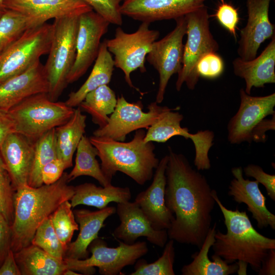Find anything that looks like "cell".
<instances>
[{"label": "cell", "instance_id": "cell-1", "mask_svg": "<svg viewBox=\"0 0 275 275\" xmlns=\"http://www.w3.org/2000/svg\"><path fill=\"white\" fill-rule=\"evenodd\" d=\"M168 148L164 201L175 217L167 230L168 238L200 248L212 227L213 189L184 155Z\"/></svg>", "mask_w": 275, "mask_h": 275}, {"label": "cell", "instance_id": "cell-2", "mask_svg": "<svg viewBox=\"0 0 275 275\" xmlns=\"http://www.w3.org/2000/svg\"><path fill=\"white\" fill-rule=\"evenodd\" d=\"M64 172L55 183L33 187L26 185L15 190L14 214L11 228V249L14 253L31 244L44 220L62 203L70 201L74 191Z\"/></svg>", "mask_w": 275, "mask_h": 275}, {"label": "cell", "instance_id": "cell-3", "mask_svg": "<svg viewBox=\"0 0 275 275\" xmlns=\"http://www.w3.org/2000/svg\"><path fill=\"white\" fill-rule=\"evenodd\" d=\"M212 196L224 217L227 232L219 230L212 246L214 254L228 264L234 262L249 265L258 272L271 249H275V239L259 233L245 211L227 208L213 189Z\"/></svg>", "mask_w": 275, "mask_h": 275}, {"label": "cell", "instance_id": "cell-4", "mask_svg": "<svg viewBox=\"0 0 275 275\" xmlns=\"http://www.w3.org/2000/svg\"><path fill=\"white\" fill-rule=\"evenodd\" d=\"M145 134L143 129H138L128 142L94 135L89 138L97 150L101 170L110 181L117 172L126 174L140 185L152 179L159 160L154 152L153 142H144Z\"/></svg>", "mask_w": 275, "mask_h": 275}, {"label": "cell", "instance_id": "cell-5", "mask_svg": "<svg viewBox=\"0 0 275 275\" xmlns=\"http://www.w3.org/2000/svg\"><path fill=\"white\" fill-rule=\"evenodd\" d=\"M74 109L65 102L51 100L47 93H41L26 98L8 113L16 132L35 143L47 131L66 123Z\"/></svg>", "mask_w": 275, "mask_h": 275}, {"label": "cell", "instance_id": "cell-6", "mask_svg": "<svg viewBox=\"0 0 275 275\" xmlns=\"http://www.w3.org/2000/svg\"><path fill=\"white\" fill-rule=\"evenodd\" d=\"M79 15H70L54 19L53 35L44 65L48 84L47 95L52 101L58 100L68 85V75L76 58V37Z\"/></svg>", "mask_w": 275, "mask_h": 275}, {"label": "cell", "instance_id": "cell-7", "mask_svg": "<svg viewBox=\"0 0 275 275\" xmlns=\"http://www.w3.org/2000/svg\"><path fill=\"white\" fill-rule=\"evenodd\" d=\"M186 22L187 40L184 44L182 68L178 73L176 89L180 91L185 83L194 90L200 76L197 72L199 60L206 54L216 52L219 45L210 30V15L204 5L184 15Z\"/></svg>", "mask_w": 275, "mask_h": 275}, {"label": "cell", "instance_id": "cell-8", "mask_svg": "<svg viewBox=\"0 0 275 275\" xmlns=\"http://www.w3.org/2000/svg\"><path fill=\"white\" fill-rule=\"evenodd\" d=\"M88 250L92 255L87 259H64L67 268L83 274H93L95 267H97L100 274L117 275L124 267L134 264L147 253L148 248L145 241L131 244L120 241L118 247L110 248L105 241L97 238L91 243Z\"/></svg>", "mask_w": 275, "mask_h": 275}, {"label": "cell", "instance_id": "cell-9", "mask_svg": "<svg viewBox=\"0 0 275 275\" xmlns=\"http://www.w3.org/2000/svg\"><path fill=\"white\" fill-rule=\"evenodd\" d=\"M149 25V23L142 22L132 33H127L119 26L114 38L106 41L107 49L114 56L115 67L122 70L129 86L138 91L132 82L130 74L138 69L142 73L146 71V57L160 35L158 30L150 29Z\"/></svg>", "mask_w": 275, "mask_h": 275}, {"label": "cell", "instance_id": "cell-10", "mask_svg": "<svg viewBox=\"0 0 275 275\" xmlns=\"http://www.w3.org/2000/svg\"><path fill=\"white\" fill-rule=\"evenodd\" d=\"M53 25L45 23L28 29L6 50L0 54V82L19 74L48 54L51 46Z\"/></svg>", "mask_w": 275, "mask_h": 275}, {"label": "cell", "instance_id": "cell-11", "mask_svg": "<svg viewBox=\"0 0 275 275\" xmlns=\"http://www.w3.org/2000/svg\"><path fill=\"white\" fill-rule=\"evenodd\" d=\"M179 107L171 108L162 113L146 132L144 141L147 142L165 143L174 136H182L191 140L195 146L194 165L198 171L207 170L211 164L208 153L213 145L214 133L209 130H200L190 133L188 129L181 126L183 116L178 111Z\"/></svg>", "mask_w": 275, "mask_h": 275}, {"label": "cell", "instance_id": "cell-12", "mask_svg": "<svg viewBox=\"0 0 275 275\" xmlns=\"http://www.w3.org/2000/svg\"><path fill=\"white\" fill-rule=\"evenodd\" d=\"M158 104L156 101L151 102L148 106V111L144 112L141 101L128 102L121 95L117 97L116 107L107 123L94 131L93 135L124 142L129 133L148 129L162 113L171 109Z\"/></svg>", "mask_w": 275, "mask_h": 275}, {"label": "cell", "instance_id": "cell-13", "mask_svg": "<svg viewBox=\"0 0 275 275\" xmlns=\"http://www.w3.org/2000/svg\"><path fill=\"white\" fill-rule=\"evenodd\" d=\"M175 20L174 29L163 38L153 43L146 59L159 74V85L155 101L158 104L163 100L170 78L180 71L182 65L183 39L186 33V22L184 16Z\"/></svg>", "mask_w": 275, "mask_h": 275}, {"label": "cell", "instance_id": "cell-14", "mask_svg": "<svg viewBox=\"0 0 275 275\" xmlns=\"http://www.w3.org/2000/svg\"><path fill=\"white\" fill-rule=\"evenodd\" d=\"M109 24L93 10L79 16L76 58L67 76L68 84L80 78L95 61L99 51L101 39L108 31Z\"/></svg>", "mask_w": 275, "mask_h": 275}, {"label": "cell", "instance_id": "cell-15", "mask_svg": "<svg viewBox=\"0 0 275 275\" xmlns=\"http://www.w3.org/2000/svg\"><path fill=\"white\" fill-rule=\"evenodd\" d=\"M240 105L237 112L230 120L228 140L232 144L244 142L251 143L256 127L267 116L275 114V93L264 96H252L239 90Z\"/></svg>", "mask_w": 275, "mask_h": 275}, {"label": "cell", "instance_id": "cell-16", "mask_svg": "<svg viewBox=\"0 0 275 275\" xmlns=\"http://www.w3.org/2000/svg\"><path fill=\"white\" fill-rule=\"evenodd\" d=\"M4 6L23 16L27 29L42 25L50 19L80 15L93 10L82 0H4Z\"/></svg>", "mask_w": 275, "mask_h": 275}, {"label": "cell", "instance_id": "cell-17", "mask_svg": "<svg viewBox=\"0 0 275 275\" xmlns=\"http://www.w3.org/2000/svg\"><path fill=\"white\" fill-rule=\"evenodd\" d=\"M271 0H245L248 19L240 31L237 50L239 57L249 61L257 57L261 44L275 34V26L269 17Z\"/></svg>", "mask_w": 275, "mask_h": 275}, {"label": "cell", "instance_id": "cell-18", "mask_svg": "<svg viewBox=\"0 0 275 275\" xmlns=\"http://www.w3.org/2000/svg\"><path fill=\"white\" fill-rule=\"evenodd\" d=\"M206 0H124L122 15L142 22L176 19L205 5Z\"/></svg>", "mask_w": 275, "mask_h": 275}, {"label": "cell", "instance_id": "cell-19", "mask_svg": "<svg viewBox=\"0 0 275 275\" xmlns=\"http://www.w3.org/2000/svg\"><path fill=\"white\" fill-rule=\"evenodd\" d=\"M116 212L120 221L113 233L116 239L131 244L138 238L145 237L153 244L164 247L168 239L167 230L154 229L135 201L118 203Z\"/></svg>", "mask_w": 275, "mask_h": 275}, {"label": "cell", "instance_id": "cell-20", "mask_svg": "<svg viewBox=\"0 0 275 275\" xmlns=\"http://www.w3.org/2000/svg\"><path fill=\"white\" fill-rule=\"evenodd\" d=\"M48 91L44 65L39 60L25 71L0 82V110L8 112L26 98Z\"/></svg>", "mask_w": 275, "mask_h": 275}, {"label": "cell", "instance_id": "cell-21", "mask_svg": "<svg viewBox=\"0 0 275 275\" xmlns=\"http://www.w3.org/2000/svg\"><path fill=\"white\" fill-rule=\"evenodd\" d=\"M168 161V155L161 159L155 169L151 185L145 190L140 192L134 201L153 228L157 230H168L175 218L167 207L164 201Z\"/></svg>", "mask_w": 275, "mask_h": 275}, {"label": "cell", "instance_id": "cell-22", "mask_svg": "<svg viewBox=\"0 0 275 275\" xmlns=\"http://www.w3.org/2000/svg\"><path fill=\"white\" fill-rule=\"evenodd\" d=\"M234 178L229 186L228 195L238 204L244 203L256 221L259 229L270 227L275 230V215L266 205V198L259 187V182L244 179L241 167L231 169Z\"/></svg>", "mask_w": 275, "mask_h": 275}, {"label": "cell", "instance_id": "cell-23", "mask_svg": "<svg viewBox=\"0 0 275 275\" xmlns=\"http://www.w3.org/2000/svg\"><path fill=\"white\" fill-rule=\"evenodd\" d=\"M0 153L14 190L28 185L34 157L35 143L19 133L13 132L2 144Z\"/></svg>", "mask_w": 275, "mask_h": 275}, {"label": "cell", "instance_id": "cell-24", "mask_svg": "<svg viewBox=\"0 0 275 275\" xmlns=\"http://www.w3.org/2000/svg\"><path fill=\"white\" fill-rule=\"evenodd\" d=\"M232 66L235 75L244 80V89L249 95L253 87L275 83V35L259 56L249 61L237 57L232 61Z\"/></svg>", "mask_w": 275, "mask_h": 275}, {"label": "cell", "instance_id": "cell-25", "mask_svg": "<svg viewBox=\"0 0 275 275\" xmlns=\"http://www.w3.org/2000/svg\"><path fill=\"white\" fill-rule=\"evenodd\" d=\"M116 212V208L107 206L97 211L80 209L74 210L75 220L79 225L76 239L71 242L66 250L64 259H85L89 257L88 247L98 238L106 219Z\"/></svg>", "mask_w": 275, "mask_h": 275}, {"label": "cell", "instance_id": "cell-26", "mask_svg": "<svg viewBox=\"0 0 275 275\" xmlns=\"http://www.w3.org/2000/svg\"><path fill=\"white\" fill-rule=\"evenodd\" d=\"M216 228L215 223L209 229L200 251L191 255L193 261L182 267V275H229L237 272V262L228 264L214 254L211 256L212 260L209 258V251L215 241Z\"/></svg>", "mask_w": 275, "mask_h": 275}, {"label": "cell", "instance_id": "cell-27", "mask_svg": "<svg viewBox=\"0 0 275 275\" xmlns=\"http://www.w3.org/2000/svg\"><path fill=\"white\" fill-rule=\"evenodd\" d=\"M74 194L70 199L72 208L79 205L93 206L99 209L107 207L112 202L117 203L129 201L131 198L128 187L97 186L93 183H85L74 187Z\"/></svg>", "mask_w": 275, "mask_h": 275}, {"label": "cell", "instance_id": "cell-28", "mask_svg": "<svg viewBox=\"0 0 275 275\" xmlns=\"http://www.w3.org/2000/svg\"><path fill=\"white\" fill-rule=\"evenodd\" d=\"M21 275H63L65 262L31 244L14 253Z\"/></svg>", "mask_w": 275, "mask_h": 275}, {"label": "cell", "instance_id": "cell-29", "mask_svg": "<svg viewBox=\"0 0 275 275\" xmlns=\"http://www.w3.org/2000/svg\"><path fill=\"white\" fill-rule=\"evenodd\" d=\"M107 39L101 43L93 68L86 81L76 91L71 92L65 102L71 107L78 106L88 93L100 86L107 85L114 70V62L107 48Z\"/></svg>", "mask_w": 275, "mask_h": 275}, {"label": "cell", "instance_id": "cell-30", "mask_svg": "<svg viewBox=\"0 0 275 275\" xmlns=\"http://www.w3.org/2000/svg\"><path fill=\"white\" fill-rule=\"evenodd\" d=\"M87 116L78 107L71 118L55 128L57 158L61 159L67 169L73 166V156L86 131Z\"/></svg>", "mask_w": 275, "mask_h": 275}, {"label": "cell", "instance_id": "cell-31", "mask_svg": "<svg viewBox=\"0 0 275 275\" xmlns=\"http://www.w3.org/2000/svg\"><path fill=\"white\" fill-rule=\"evenodd\" d=\"M76 151L75 166L68 174L69 182L78 177L88 176L94 178L102 186L111 184V181L104 175L96 158L98 151L91 143L89 138L84 135Z\"/></svg>", "mask_w": 275, "mask_h": 275}, {"label": "cell", "instance_id": "cell-32", "mask_svg": "<svg viewBox=\"0 0 275 275\" xmlns=\"http://www.w3.org/2000/svg\"><path fill=\"white\" fill-rule=\"evenodd\" d=\"M117 101L115 92L105 85L88 93L78 107L89 114L92 121L102 127L107 123L108 115L114 112Z\"/></svg>", "mask_w": 275, "mask_h": 275}, {"label": "cell", "instance_id": "cell-33", "mask_svg": "<svg viewBox=\"0 0 275 275\" xmlns=\"http://www.w3.org/2000/svg\"><path fill=\"white\" fill-rule=\"evenodd\" d=\"M57 158L55 128H53L42 135L35 143L34 157L28 185L33 187L42 185L43 168Z\"/></svg>", "mask_w": 275, "mask_h": 275}, {"label": "cell", "instance_id": "cell-34", "mask_svg": "<svg viewBox=\"0 0 275 275\" xmlns=\"http://www.w3.org/2000/svg\"><path fill=\"white\" fill-rule=\"evenodd\" d=\"M174 243V241L172 239L167 242L162 255L153 263L149 264L146 260L139 259L134 264V271L130 275H175Z\"/></svg>", "mask_w": 275, "mask_h": 275}, {"label": "cell", "instance_id": "cell-35", "mask_svg": "<svg viewBox=\"0 0 275 275\" xmlns=\"http://www.w3.org/2000/svg\"><path fill=\"white\" fill-rule=\"evenodd\" d=\"M69 201L62 203L49 216L53 229L66 250L75 231L79 229Z\"/></svg>", "mask_w": 275, "mask_h": 275}, {"label": "cell", "instance_id": "cell-36", "mask_svg": "<svg viewBox=\"0 0 275 275\" xmlns=\"http://www.w3.org/2000/svg\"><path fill=\"white\" fill-rule=\"evenodd\" d=\"M26 29L23 16L15 11L6 9L0 18V54L15 42Z\"/></svg>", "mask_w": 275, "mask_h": 275}, {"label": "cell", "instance_id": "cell-37", "mask_svg": "<svg viewBox=\"0 0 275 275\" xmlns=\"http://www.w3.org/2000/svg\"><path fill=\"white\" fill-rule=\"evenodd\" d=\"M31 244L59 260L64 259L66 250L55 232L50 217L45 218L37 228Z\"/></svg>", "mask_w": 275, "mask_h": 275}, {"label": "cell", "instance_id": "cell-38", "mask_svg": "<svg viewBox=\"0 0 275 275\" xmlns=\"http://www.w3.org/2000/svg\"><path fill=\"white\" fill-rule=\"evenodd\" d=\"M14 193L8 172H0V212L11 226L14 220Z\"/></svg>", "mask_w": 275, "mask_h": 275}, {"label": "cell", "instance_id": "cell-39", "mask_svg": "<svg viewBox=\"0 0 275 275\" xmlns=\"http://www.w3.org/2000/svg\"><path fill=\"white\" fill-rule=\"evenodd\" d=\"M82 1L109 23L119 26L122 24V15L120 8L121 3L124 0Z\"/></svg>", "mask_w": 275, "mask_h": 275}, {"label": "cell", "instance_id": "cell-40", "mask_svg": "<svg viewBox=\"0 0 275 275\" xmlns=\"http://www.w3.org/2000/svg\"><path fill=\"white\" fill-rule=\"evenodd\" d=\"M222 58L215 52L204 55L198 62L197 72L200 77L214 79L220 76L224 70Z\"/></svg>", "mask_w": 275, "mask_h": 275}, {"label": "cell", "instance_id": "cell-41", "mask_svg": "<svg viewBox=\"0 0 275 275\" xmlns=\"http://www.w3.org/2000/svg\"><path fill=\"white\" fill-rule=\"evenodd\" d=\"M213 16L236 39V31L239 20L238 10L225 0H219Z\"/></svg>", "mask_w": 275, "mask_h": 275}, {"label": "cell", "instance_id": "cell-42", "mask_svg": "<svg viewBox=\"0 0 275 275\" xmlns=\"http://www.w3.org/2000/svg\"><path fill=\"white\" fill-rule=\"evenodd\" d=\"M243 170L246 177H253L259 183L262 184L265 188L267 195L269 198L275 201V175L265 172L259 166L254 164H249Z\"/></svg>", "mask_w": 275, "mask_h": 275}, {"label": "cell", "instance_id": "cell-43", "mask_svg": "<svg viewBox=\"0 0 275 275\" xmlns=\"http://www.w3.org/2000/svg\"><path fill=\"white\" fill-rule=\"evenodd\" d=\"M66 169L64 162L58 158L48 163L41 171V179L43 184L50 185L57 182Z\"/></svg>", "mask_w": 275, "mask_h": 275}, {"label": "cell", "instance_id": "cell-44", "mask_svg": "<svg viewBox=\"0 0 275 275\" xmlns=\"http://www.w3.org/2000/svg\"><path fill=\"white\" fill-rule=\"evenodd\" d=\"M11 228L0 212V266L11 249Z\"/></svg>", "mask_w": 275, "mask_h": 275}, {"label": "cell", "instance_id": "cell-45", "mask_svg": "<svg viewBox=\"0 0 275 275\" xmlns=\"http://www.w3.org/2000/svg\"><path fill=\"white\" fill-rule=\"evenodd\" d=\"M275 114L272 115L271 119H263L254 130L252 141L255 142H264L265 141L266 136L265 133L269 130L275 129Z\"/></svg>", "mask_w": 275, "mask_h": 275}, {"label": "cell", "instance_id": "cell-46", "mask_svg": "<svg viewBox=\"0 0 275 275\" xmlns=\"http://www.w3.org/2000/svg\"><path fill=\"white\" fill-rule=\"evenodd\" d=\"M0 275H21L14 252L11 249L9 251L0 266Z\"/></svg>", "mask_w": 275, "mask_h": 275}, {"label": "cell", "instance_id": "cell-47", "mask_svg": "<svg viewBox=\"0 0 275 275\" xmlns=\"http://www.w3.org/2000/svg\"><path fill=\"white\" fill-rule=\"evenodd\" d=\"M16 132L14 123L8 112L0 110V147L7 136Z\"/></svg>", "mask_w": 275, "mask_h": 275}, {"label": "cell", "instance_id": "cell-48", "mask_svg": "<svg viewBox=\"0 0 275 275\" xmlns=\"http://www.w3.org/2000/svg\"><path fill=\"white\" fill-rule=\"evenodd\" d=\"M257 273L259 275L275 274V249L269 250Z\"/></svg>", "mask_w": 275, "mask_h": 275}, {"label": "cell", "instance_id": "cell-49", "mask_svg": "<svg viewBox=\"0 0 275 275\" xmlns=\"http://www.w3.org/2000/svg\"><path fill=\"white\" fill-rule=\"evenodd\" d=\"M81 274V273H77L75 272V271H74L73 270L67 268L64 273L63 275H80Z\"/></svg>", "mask_w": 275, "mask_h": 275}, {"label": "cell", "instance_id": "cell-50", "mask_svg": "<svg viewBox=\"0 0 275 275\" xmlns=\"http://www.w3.org/2000/svg\"><path fill=\"white\" fill-rule=\"evenodd\" d=\"M7 171L6 166L0 153V172Z\"/></svg>", "mask_w": 275, "mask_h": 275}, {"label": "cell", "instance_id": "cell-51", "mask_svg": "<svg viewBox=\"0 0 275 275\" xmlns=\"http://www.w3.org/2000/svg\"><path fill=\"white\" fill-rule=\"evenodd\" d=\"M4 0H0V10L3 11L5 10V9L4 6Z\"/></svg>", "mask_w": 275, "mask_h": 275}, {"label": "cell", "instance_id": "cell-52", "mask_svg": "<svg viewBox=\"0 0 275 275\" xmlns=\"http://www.w3.org/2000/svg\"><path fill=\"white\" fill-rule=\"evenodd\" d=\"M5 10H6V9H5ZM4 12V11H3L0 10V18H1V17L2 16V14H3V13Z\"/></svg>", "mask_w": 275, "mask_h": 275}]
</instances>
